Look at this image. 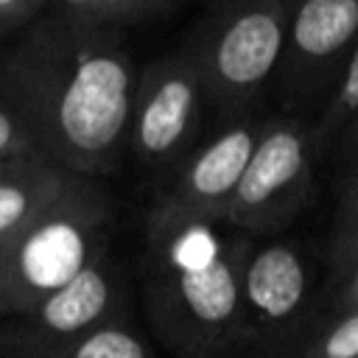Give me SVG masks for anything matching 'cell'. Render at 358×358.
<instances>
[{"label":"cell","mask_w":358,"mask_h":358,"mask_svg":"<svg viewBox=\"0 0 358 358\" xmlns=\"http://www.w3.org/2000/svg\"><path fill=\"white\" fill-rule=\"evenodd\" d=\"M50 358H154V352L148 341L115 313Z\"/></svg>","instance_id":"4fadbf2b"},{"label":"cell","mask_w":358,"mask_h":358,"mask_svg":"<svg viewBox=\"0 0 358 358\" xmlns=\"http://www.w3.org/2000/svg\"><path fill=\"white\" fill-rule=\"evenodd\" d=\"M115 313L117 277L101 255L25 316L20 350L25 358H50Z\"/></svg>","instance_id":"30bf717a"},{"label":"cell","mask_w":358,"mask_h":358,"mask_svg":"<svg viewBox=\"0 0 358 358\" xmlns=\"http://www.w3.org/2000/svg\"><path fill=\"white\" fill-rule=\"evenodd\" d=\"M70 171L42 154H17L0 159V243L20 232L67 187Z\"/></svg>","instance_id":"8fae6325"},{"label":"cell","mask_w":358,"mask_h":358,"mask_svg":"<svg viewBox=\"0 0 358 358\" xmlns=\"http://www.w3.org/2000/svg\"><path fill=\"white\" fill-rule=\"evenodd\" d=\"M112 201L90 176L67 187L20 232L0 243V313L28 316L42 299L103 255Z\"/></svg>","instance_id":"3957f363"},{"label":"cell","mask_w":358,"mask_h":358,"mask_svg":"<svg viewBox=\"0 0 358 358\" xmlns=\"http://www.w3.org/2000/svg\"><path fill=\"white\" fill-rule=\"evenodd\" d=\"M355 263H358V171L341 176L338 182L336 215H333V227L324 249L327 280H336Z\"/></svg>","instance_id":"7c38bea8"},{"label":"cell","mask_w":358,"mask_h":358,"mask_svg":"<svg viewBox=\"0 0 358 358\" xmlns=\"http://www.w3.org/2000/svg\"><path fill=\"white\" fill-rule=\"evenodd\" d=\"M330 151L336 154V165H338L341 176L358 171V112L344 123V129L333 140V148Z\"/></svg>","instance_id":"d6986e66"},{"label":"cell","mask_w":358,"mask_h":358,"mask_svg":"<svg viewBox=\"0 0 358 358\" xmlns=\"http://www.w3.org/2000/svg\"><path fill=\"white\" fill-rule=\"evenodd\" d=\"M296 358H358V308L319 313Z\"/></svg>","instance_id":"5bb4252c"},{"label":"cell","mask_w":358,"mask_h":358,"mask_svg":"<svg viewBox=\"0 0 358 358\" xmlns=\"http://www.w3.org/2000/svg\"><path fill=\"white\" fill-rule=\"evenodd\" d=\"M249 238L221 235L218 224H148V305L162 338L210 358L246 347L241 268Z\"/></svg>","instance_id":"7a4b0ae2"},{"label":"cell","mask_w":358,"mask_h":358,"mask_svg":"<svg viewBox=\"0 0 358 358\" xmlns=\"http://www.w3.org/2000/svg\"><path fill=\"white\" fill-rule=\"evenodd\" d=\"M59 11L73 17L117 28V25H140L154 17L168 14L179 0H56Z\"/></svg>","instance_id":"2e32d148"},{"label":"cell","mask_w":358,"mask_h":358,"mask_svg":"<svg viewBox=\"0 0 358 358\" xmlns=\"http://www.w3.org/2000/svg\"><path fill=\"white\" fill-rule=\"evenodd\" d=\"M241 308L246 347L296 352L319 316L305 249L294 241L249 243L241 268Z\"/></svg>","instance_id":"8992f818"},{"label":"cell","mask_w":358,"mask_h":358,"mask_svg":"<svg viewBox=\"0 0 358 358\" xmlns=\"http://www.w3.org/2000/svg\"><path fill=\"white\" fill-rule=\"evenodd\" d=\"M17 154H42V151H39L34 134L28 131L22 115L14 109V103L0 90V159L17 157Z\"/></svg>","instance_id":"e0dca14e"},{"label":"cell","mask_w":358,"mask_h":358,"mask_svg":"<svg viewBox=\"0 0 358 358\" xmlns=\"http://www.w3.org/2000/svg\"><path fill=\"white\" fill-rule=\"evenodd\" d=\"M257 134L260 120L235 117L215 137L185 157L173 179L157 196L148 224H224Z\"/></svg>","instance_id":"9c48e42d"},{"label":"cell","mask_w":358,"mask_h":358,"mask_svg":"<svg viewBox=\"0 0 358 358\" xmlns=\"http://www.w3.org/2000/svg\"><path fill=\"white\" fill-rule=\"evenodd\" d=\"M137 70L117 34L67 11L36 17L0 59V90L39 151L78 176H101L126 145Z\"/></svg>","instance_id":"6da1fadb"},{"label":"cell","mask_w":358,"mask_h":358,"mask_svg":"<svg viewBox=\"0 0 358 358\" xmlns=\"http://www.w3.org/2000/svg\"><path fill=\"white\" fill-rule=\"evenodd\" d=\"M355 45L358 0H288L285 45L274 76L282 103L319 117Z\"/></svg>","instance_id":"52a82bcc"},{"label":"cell","mask_w":358,"mask_h":358,"mask_svg":"<svg viewBox=\"0 0 358 358\" xmlns=\"http://www.w3.org/2000/svg\"><path fill=\"white\" fill-rule=\"evenodd\" d=\"M313 162L310 123L294 115L263 120L224 224L241 235H274L285 229L310 204Z\"/></svg>","instance_id":"5b68a950"},{"label":"cell","mask_w":358,"mask_h":358,"mask_svg":"<svg viewBox=\"0 0 358 358\" xmlns=\"http://www.w3.org/2000/svg\"><path fill=\"white\" fill-rule=\"evenodd\" d=\"M355 112H358V45L350 53V59L341 70V78H338L333 95L327 98L324 109L310 123V140H313L316 157H322L333 148V140L338 137V131Z\"/></svg>","instance_id":"9a60e30c"},{"label":"cell","mask_w":358,"mask_h":358,"mask_svg":"<svg viewBox=\"0 0 358 358\" xmlns=\"http://www.w3.org/2000/svg\"><path fill=\"white\" fill-rule=\"evenodd\" d=\"M48 3L50 0H0V31L17 28L25 22L31 25Z\"/></svg>","instance_id":"ffe728a7"},{"label":"cell","mask_w":358,"mask_h":358,"mask_svg":"<svg viewBox=\"0 0 358 358\" xmlns=\"http://www.w3.org/2000/svg\"><path fill=\"white\" fill-rule=\"evenodd\" d=\"M285 22L288 0H215L185 42L213 109L235 117L266 92L282 59Z\"/></svg>","instance_id":"277c9868"},{"label":"cell","mask_w":358,"mask_h":358,"mask_svg":"<svg viewBox=\"0 0 358 358\" xmlns=\"http://www.w3.org/2000/svg\"><path fill=\"white\" fill-rule=\"evenodd\" d=\"M207 98L190 53L182 48L151 59L137 73L126 145L145 168H165L193 140Z\"/></svg>","instance_id":"ba28073f"},{"label":"cell","mask_w":358,"mask_h":358,"mask_svg":"<svg viewBox=\"0 0 358 358\" xmlns=\"http://www.w3.org/2000/svg\"><path fill=\"white\" fill-rule=\"evenodd\" d=\"M347 308H358V263L352 268H347L344 274H338L336 280H327L324 282L319 313L347 310Z\"/></svg>","instance_id":"ac0fdd59"}]
</instances>
